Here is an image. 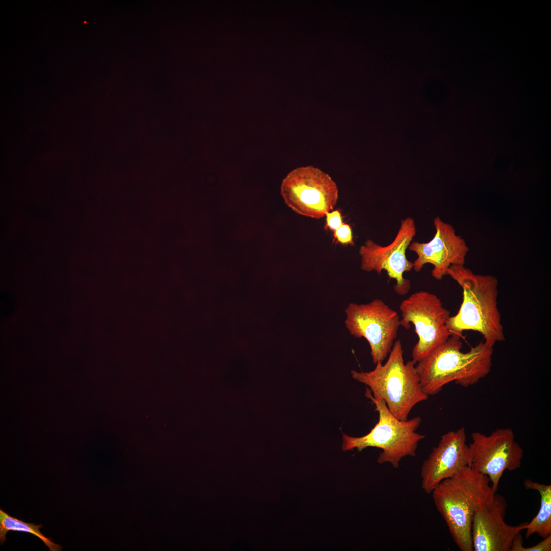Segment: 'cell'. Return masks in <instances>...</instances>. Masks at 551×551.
Returning a JSON list of instances; mask_svg holds the SVG:
<instances>
[{"instance_id": "cell-17", "label": "cell", "mask_w": 551, "mask_h": 551, "mask_svg": "<svg viewBox=\"0 0 551 551\" xmlns=\"http://www.w3.org/2000/svg\"><path fill=\"white\" fill-rule=\"evenodd\" d=\"M333 237L338 242L343 245H354L352 230L350 226L343 224L333 233Z\"/></svg>"}, {"instance_id": "cell-12", "label": "cell", "mask_w": 551, "mask_h": 551, "mask_svg": "<svg viewBox=\"0 0 551 551\" xmlns=\"http://www.w3.org/2000/svg\"><path fill=\"white\" fill-rule=\"evenodd\" d=\"M507 507L504 497L495 493L476 512L471 529L473 550L510 551L513 539L528 523L507 524L504 521Z\"/></svg>"}, {"instance_id": "cell-5", "label": "cell", "mask_w": 551, "mask_h": 551, "mask_svg": "<svg viewBox=\"0 0 551 551\" xmlns=\"http://www.w3.org/2000/svg\"><path fill=\"white\" fill-rule=\"evenodd\" d=\"M365 396L374 404L379 413V420L366 435L358 437L342 434V449L344 451L357 448L361 451L367 447L381 448L377 461L379 464L390 463L397 468L401 460L407 456L414 457L419 442L425 436L416 432L421 418L416 416L405 421L395 417L389 411L385 401L373 397L367 388Z\"/></svg>"}, {"instance_id": "cell-9", "label": "cell", "mask_w": 551, "mask_h": 551, "mask_svg": "<svg viewBox=\"0 0 551 551\" xmlns=\"http://www.w3.org/2000/svg\"><path fill=\"white\" fill-rule=\"evenodd\" d=\"M471 437L468 466L487 475L496 492L504 471L520 467L523 449L515 441L514 432L510 428L498 429L488 435L474 432Z\"/></svg>"}, {"instance_id": "cell-1", "label": "cell", "mask_w": 551, "mask_h": 551, "mask_svg": "<svg viewBox=\"0 0 551 551\" xmlns=\"http://www.w3.org/2000/svg\"><path fill=\"white\" fill-rule=\"evenodd\" d=\"M462 290L457 313L450 316L446 326L451 335L463 337L465 331L480 333L484 342L493 347L505 341L504 327L497 307L498 281L490 274L474 273L464 265H453L447 271Z\"/></svg>"}, {"instance_id": "cell-10", "label": "cell", "mask_w": 551, "mask_h": 551, "mask_svg": "<svg viewBox=\"0 0 551 551\" xmlns=\"http://www.w3.org/2000/svg\"><path fill=\"white\" fill-rule=\"evenodd\" d=\"M414 220L410 217L401 220L399 229L394 239L389 245L381 246L371 239L367 240L359 249L362 270L375 271L380 274L382 270L388 277L394 279L395 292L398 295L407 294L411 288L409 280L403 274L413 268V262L406 256V250L416 235Z\"/></svg>"}, {"instance_id": "cell-3", "label": "cell", "mask_w": 551, "mask_h": 551, "mask_svg": "<svg viewBox=\"0 0 551 551\" xmlns=\"http://www.w3.org/2000/svg\"><path fill=\"white\" fill-rule=\"evenodd\" d=\"M496 492L488 477L466 466L432 491L437 510L461 551H472L471 529L476 512Z\"/></svg>"}, {"instance_id": "cell-4", "label": "cell", "mask_w": 551, "mask_h": 551, "mask_svg": "<svg viewBox=\"0 0 551 551\" xmlns=\"http://www.w3.org/2000/svg\"><path fill=\"white\" fill-rule=\"evenodd\" d=\"M403 352L400 341L396 340L385 364L378 362L371 371L353 370L350 373L354 379L369 387L373 398H382L395 417L405 421L412 408L429 396L421 389L417 362L412 360L405 363Z\"/></svg>"}, {"instance_id": "cell-6", "label": "cell", "mask_w": 551, "mask_h": 551, "mask_svg": "<svg viewBox=\"0 0 551 551\" xmlns=\"http://www.w3.org/2000/svg\"><path fill=\"white\" fill-rule=\"evenodd\" d=\"M281 194L295 213L320 219L332 210L338 199L336 183L327 173L312 165L297 167L283 180Z\"/></svg>"}, {"instance_id": "cell-8", "label": "cell", "mask_w": 551, "mask_h": 551, "mask_svg": "<svg viewBox=\"0 0 551 551\" xmlns=\"http://www.w3.org/2000/svg\"><path fill=\"white\" fill-rule=\"evenodd\" d=\"M399 309L400 325L409 329L412 323L418 337L412 352V360L417 362L451 335L446 326L450 312L435 294L425 291L413 293L402 301Z\"/></svg>"}, {"instance_id": "cell-13", "label": "cell", "mask_w": 551, "mask_h": 551, "mask_svg": "<svg viewBox=\"0 0 551 551\" xmlns=\"http://www.w3.org/2000/svg\"><path fill=\"white\" fill-rule=\"evenodd\" d=\"M466 440L464 427L442 435L421 467V488L426 493H431L442 481L468 466L469 445Z\"/></svg>"}, {"instance_id": "cell-14", "label": "cell", "mask_w": 551, "mask_h": 551, "mask_svg": "<svg viewBox=\"0 0 551 551\" xmlns=\"http://www.w3.org/2000/svg\"><path fill=\"white\" fill-rule=\"evenodd\" d=\"M523 485L527 489L538 491L540 495V507L535 517L528 523L525 537L537 534L544 538L551 535V485L527 479Z\"/></svg>"}, {"instance_id": "cell-7", "label": "cell", "mask_w": 551, "mask_h": 551, "mask_svg": "<svg viewBox=\"0 0 551 551\" xmlns=\"http://www.w3.org/2000/svg\"><path fill=\"white\" fill-rule=\"evenodd\" d=\"M345 313L344 324L350 335L365 338L373 363L382 362L397 335L400 325L398 313L382 299L375 298L365 304L349 303Z\"/></svg>"}, {"instance_id": "cell-15", "label": "cell", "mask_w": 551, "mask_h": 551, "mask_svg": "<svg viewBox=\"0 0 551 551\" xmlns=\"http://www.w3.org/2000/svg\"><path fill=\"white\" fill-rule=\"evenodd\" d=\"M41 524H35L26 522L22 520L13 517L3 510L0 509V542L3 544L6 540L8 531L22 532L34 535L40 539L50 551H60L62 547L53 542L50 538L45 537L40 531Z\"/></svg>"}, {"instance_id": "cell-16", "label": "cell", "mask_w": 551, "mask_h": 551, "mask_svg": "<svg viewBox=\"0 0 551 551\" xmlns=\"http://www.w3.org/2000/svg\"><path fill=\"white\" fill-rule=\"evenodd\" d=\"M543 539L535 545L529 547H524L522 545V537L520 532L513 539L510 551H550L551 535Z\"/></svg>"}, {"instance_id": "cell-11", "label": "cell", "mask_w": 551, "mask_h": 551, "mask_svg": "<svg viewBox=\"0 0 551 551\" xmlns=\"http://www.w3.org/2000/svg\"><path fill=\"white\" fill-rule=\"evenodd\" d=\"M433 222L436 232L432 239L427 243L411 242L408 249L417 255L413 262L415 271L419 272L425 264H431L434 267L432 276L440 280L447 275L452 265H464L469 248L452 225L439 216L435 218Z\"/></svg>"}, {"instance_id": "cell-18", "label": "cell", "mask_w": 551, "mask_h": 551, "mask_svg": "<svg viewBox=\"0 0 551 551\" xmlns=\"http://www.w3.org/2000/svg\"><path fill=\"white\" fill-rule=\"evenodd\" d=\"M325 216L326 217L325 223L324 226L325 230H330L334 232L343 223L341 213L339 209L327 213Z\"/></svg>"}, {"instance_id": "cell-2", "label": "cell", "mask_w": 551, "mask_h": 551, "mask_svg": "<svg viewBox=\"0 0 551 551\" xmlns=\"http://www.w3.org/2000/svg\"><path fill=\"white\" fill-rule=\"evenodd\" d=\"M461 338L454 335L418 361L415 368L423 392L438 393L444 386L454 381L468 387L485 378L491 370L493 348L484 341L466 353L461 350Z\"/></svg>"}]
</instances>
